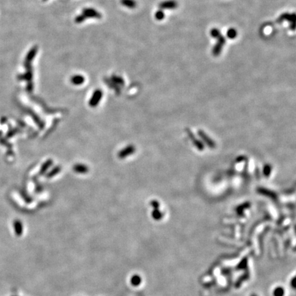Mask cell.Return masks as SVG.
Wrapping results in <instances>:
<instances>
[{"mask_svg": "<svg viewBox=\"0 0 296 296\" xmlns=\"http://www.w3.org/2000/svg\"><path fill=\"white\" fill-rule=\"evenodd\" d=\"M14 228L16 234L18 236H20L23 233V225L19 221L17 220L14 222Z\"/></svg>", "mask_w": 296, "mask_h": 296, "instance_id": "cell-6", "label": "cell"}, {"mask_svg": "<svg viewBox=\"0 0 296 296\" xmlns=\"http://www.w3.org/2000/svg\"><path fill=\"white\" fill-rule=\"evenodd\" d=\"M84 78H83V76H82V75H75L74 76V77L72 78L71 79V81L74 84H80L82 83H83V82H84Z\"/></svg>", "mask_w": 296, "mask_h": 296, "instance_id": "cell-9", "label": "cell"}, {"mask_svg": "<svg viewBox=\"0 0 296 296\" xmlns=\"http://www.w3.org/2000/svg\"><path fill=\"white\" fill-rule=\"evenodd\" d=\"M178 2L175 0H167V1L162 2L158 4V7L160 8L161 10H164V9H175L178 7Z\"/></svg>", "mask_w": 296, "mask_h": 296, "instance_id": "cell-3", "label": "cell"}, {"mask_svg": "<svg viewBox=\"0 0 296 296\" xmlns=\"http://www.w3.org/2000/svg\"><path fill=\"white\" fill-rule=\"evenodd\" d=\"M43 1H46V0H43Z\"/></svg>", "mask_w": 296, "mask_h": 296, "instance_id": "cell-14", "label": "cell"}, {"mask_svg": "<svg viewBox=\"0 0 296 296\" xmlns=\"http://www.w3.org/2000/svg\"><path fill=\"white\" fill-rule=\"evenodd\" d=\"M121 3L123 6L129 8H135L136 6V2L135 0H122Z\"/></svg>", "mask_w": 296, "mask_h": 296, "instance_id": "cell-7", "label": "cell"}, {"mask_svg": "<svg viewBox=\"0 0 296 296\" xmlns=\"http://www.w3.org/2000/svg\"><path fill=\"white\" fill-rule=\"evenodd\" d=\"M82 15L85 16L86 18H95L100 19L101 18V15L100 12L93 8H85L82 11Z\"/></svg>", "mask_w": 296, "mask_h": 296, "instance_id": "cell-4", "label": "cell"}, {"mask_svg": "<svg viewBox=\"0 0 296 296\" xmlns=\"http://www.w3.org/2000/svg\"><path fill=\"white\" fill-rule=\"evenodd\" d=\"M225 42H226V39H225V38L221 34V36L217 39V43H216L214 45V47H212V54L213 56H218L220 55V54L222 52L223 47H224Z\"/></svg>", "mask_w": 296, "mask_h": 296, "instance_id": "cell-1", "label": "cell"}, {"mask_svg": "<svg viewBox=\"0 0 296 296\" xmlns=\"http://www.w3.org/2000/svg\"><path fill=\"white\" fill-rule=\"evenodd\" d=\"M237 36V31L234 28H230L227 32V37L230 39H234Z\"/></svg>", "mask_w": 296, "mask_h": 296, "instance_id": "cell-8", "label": "cell"}, {"mask_svg": "<svg viewBox=\"0 0 296 296\" xmlns=\"http://www.w3.org/2000/svg\"><path fill=\"white\" fill-rule=\"evenodd\" d=\"M37 49H38L37 47L35 46L29 51V52H28V54L26 56V58H25V61L28 62H31L32 60H33V59L34 58V57L36 56V54L37 53V51H38Z\"/></svg>", "mask_w": 296, "mask_h": 296, "instance_id": "cell-5", "label": "cell"}, {"mask_svg": "<svg viewBox=\"0 0 296 296\" xmlns=\"http://www.w3.org/2000/svg\"><path fill=\"white\" fill-rule=\"evenodd\" d=\"M141 282V278L139 276H134L131 278V283L134 286H138Z\"/></svg>", "mask_w": 296, "mask_h": 296, "instance_id": "cell-12", "label": "cell"}, {"mask_svg": "<svg viewBox=\"0 0 296 296\" xmlns=\"http://www.w3.org/2000/svg\"><path fill=\"white\" fill-rule=\"evenodd\" d=\"M285 20H287L291 23L290 29L292 30H295V14H289V13H283L282 15L279 17V18L277 19V23H282V21Z\"/></svg>", "mask_w": 296, "mask_h": 296, "instance_id": "cell-2", "label": "cell"}, {"mask_svg": "<svg viewBox=\"0 0 296 296\" xmlns=\"http://www.w3.org/2000/svg\"><path fill=\"white\" fill-rule=\"evenodd\" d=\"M165 12L163 11V10H161H161L158 11L155 13V18L158 21L163 20V19L165 18Z\"/></svg>", "mask_w": 296, "mask_h": 296, "instance_id": "cell-11", "label": "cell"}, {"mask_svg": "<svg viewBox=\"0 0 296 296\" xmlns=\"http://www.w3.org/2000/svg\"><path fill=\"white\" fill-rule=\"evenodd\" d=\"M86 19H87V18L85 17V16L84 15H78V17H75V22L77 24H80V23H82V22H83Z\"/></svg>", "mask_w": 296, "mask_h": 296, "instance_id": "cell-13", "label": "cell"}, {"mask_svg": "<svg viewBox=\"0 0 296 296\" xmlns=\"http://www.w3.org/2000/svg\"><path fill=\"white\" fill-rule=\"evenodd\" d=\"M221 35V32L217 28H213L211 31V36L214 38V39H218V38Z\"/></svg>", "mask_w": 296, "mask_h": 296, "instance_id": "cell-10", "label": "cell"}]
</instances>
